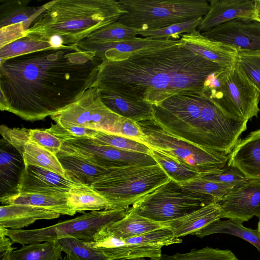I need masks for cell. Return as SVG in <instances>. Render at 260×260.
<instances>
[{"label":"cell","instance_id":"obj_1","mask_svg":"<svg viewBox=\"0 0 260 260\" xmlns=\"http://www.w3.org/2000/svg\"><path fill=\"white\" fill-rule=\"evenodd\" d=\"M103 61L77 45L0 61V109L30 121L52 116L92 84Z\"/></svg>","mask_w":260,"mask_h":260},{"label":"cell","instance_id":"obj_2","mask_svg":"<svg viewBox=\"0 0 260 260\" xmlns=\"http://www.w3.org/2000/svg\"><path fill=\"white\" fill-rule=\"evenodd\" d=\"M194 54L180 39L177 43L143 49L121 59L105 60L91 86L155 105L161 102L172 77Z\"/></svg>","mask_w":260,"mask_h":260},{"label":"cell","instance_id":"obj_3","mask_svg":"<svg viewBox=\"0 0 260 260\" xmlns=\"http://www.w3.org/2000/svg\"><path fill=\"white\" fill-rule=\"evenodd\" d=\"M126 13L115 0L52 1L45 4V10L25 36L51 42L57 47L77 45Z\"/></svg>","mask_w":260,"mask_h":260},{"label":"cell","instance_id":"obj_4","mask_svg":"<svg viewBox=\"0 0 260 260\" xmlns=\"http://www.w3.org/2000/svg\"><path fill=\"white\" fill-rule=\"evenodd\" d=\"M171 179L158 164L130 166L109 169L91 186L115 209L129 208Z\"/></svg>","mask_w":260,"mask_h":260},{"label":"cell","instance_id":"obj_5","mask_svg":"<svg viewBox=\"0 0 260 260\" xmlns=\"http://www.w3.org/2000/svg\"><path fill=\"white\" fill-rule=\"evenodd\" d=\"M201 93L241 120L248 122L260 111V92L236 63L209 74Z\"/></svg>","mask_w":260,"mask_h":260},{"label":"cell","instance_id":"obj_6","mask_svg":"<svg viewBox=\"0 0 260 260\" xmlns=\"http://www.w3.org/2000/svg\"><path fill=\"white\" fill-rule=\"evenodd\" d=\"M126 11L117 20L140 30H154L193 18L208 12L206 0H120Z\"/></svg>","mask_w":260,"mask_h":260},{"label":"cell","instance_id":"obj_7","mask_svg":"<svg viewBox=\"0 0 260 260\" xmlns=\"http://www.w3.org/2000/svg\"><path fill=\"white\" fill-rule=\"evenodd\" d=\"M217 202L210 196L188 190L171 179L135 203L131 209L143 217L163 223Z\"/></svg>","mask_w":260,"mask_h":260},{"label":"cell","instance_id":"obj_8","mask_svg":"<svg viewBox=\"0 0 260 260\" xmlns=\"http://www.w3.org/2000/svg\"><path fill=\"white\" fill-rule=\"evenodd\" d=\"M129 208L90 211L45 228L25 230L7 229L6 234L13 243L22 245L68 237L90 242L99 230L124 217Z\"/></svg>","mask_w":260,"mask_h":260},{"label":"cell","instance_id":"obj_9","mask_svg":"<svg viewBox=\"0 0 260 260\" xmlns=\"http://www.w3.org/2000/svg\"><path fill=\"white\" fill-rule=\"evenodd\" d=\"M138 123L145 135L144 144L165 153L200 174L221 169L229 161L230 154H225L178 139L153 123V125L150 124V121Z\"/></svg>","mask_w":260,"mask_h":260},{"label":"cell","instance_id":"obj_10","mask_svg":"<svg viewBox=\"0 0 260 260\" xmlns=\"http://www.w3.org/2000/svg\"><path fill=\"white\" fill-rule=\"evenodd\" d=\"M50 117L55 123L66 122L114 134L121 116L103 103L99 89L91 86L74 102Z\"/></svg>","mask_w":260,"mask_h":260},{"label":"cell","instance_id":"obj_11","mask_svg":"<svg viewBox=\"0 0 260 260\" xmlns=\"http://www.w3.org/2000/svg\"><path fill=\"white\" fill-rule=\"evenodd\" d=\"M62 142L61 151L80 157L107 169L157 164L150 154L99 144L91 138L74 139Z\"/></svg>","mask_w":260,"mask_h":260},{"label":"cell","instance_id":"obj_12","mask_svg":"<svg viewBox=\"0 0 260 260\" xmlns=\"http://www.w3.org/2000/svg\"><path fill=\"white\" fill-rule=\"evenodd\" d=\"M217 203L221 219L240 223L260 216V181L247 180L236 184Z\"/></svg>","mask_w":260,"mask_h":260},{"label":"cell","instance_id":"obj_13","mask_svg":"<svg viewBox=\"0 0 260 260\" xmlns=\"http://www.w3.org/2000/svg\"><path fill=\"white\" fill-rule=\"evenodd\" d=\"M201 34L233 46L238 53L260 54V22L255 19H236Z\"/></svg>","mask_w":260,"mask_h":260},{"label":"cell","instance_id":"obj_14","mask_svg":"<svg viewBox=\"0 0 260 260\" xmlns=\"http://www.w3.org/2000/svg\"><path fill=\"white\" fill-rule=\"evenodd\" d=\"M85 244L105 254L110 260H141L159 258L161 246L132 244L113 234L107 225L99 230L93 240Z\"/></svg>","mask_w":260,"mask_h":260},{"label":"cell","instance_id":"obj_15","mask_svg":"<svg viewBox=\"0 0 260 260\" xmlns=\"http://www.w3.org/2000/svg\"><path fill=\"white\" fill-rule=\"evenodd\" d=\"M27 128L0 126L2 138L6 140L21 154L25 166H36L53 172L65 178L64 171L56 155L29 140Z\"/></svg>","mask_w":260,"mask_h":260},{"label":"cell","instance_id":"obj_16","mask_svg":"<svg viewBox=\"0 0 260 260\" xmlns=\"http://www.w3.org/2000/svg\"><path fill=\"white\" fill-rule=\"evenodd\" d=\"M226 68L228 67L194 53L172 77L169 86L161 96V102L183 91L201 92L207 77L214 71Z\"/></svg>","mask_w":260,"mask_h":260},{"label":"cell","instance_id":"obj_17","mask_svg":"<svg viewBox=\"0 0 260 260\" xmlns=\"http://www.w3.org/2000/svg\"><path fill=\"white\" fill-rule=\"evenodd\" d=\"M179 39L171 38H150L135 37L134 38L114 42H92L82 41L77 46L84 51H90L102 61L118 60L128 55L147 48L174 44Z\"/></svg>","mask_w":260,"mask_h":260},{"label":"cell","instance_id":"obj_18","mask_svg":"<svg viewBox=\"0 0 260 260\" xmlns=\"http://www.w3.org/2000/svg\"><path fill=\"white\" fill-rule=\"evenodd\" d=\"M209 3V11L197 28L201 33L236 19L254 18L255 0H210Z\"/></svg>","mask_w":260,"mask_h":260},{"label":"cell","instance_id":"obj_19","mask_svg":"<svg viewBox=\"0 0 260 260\" xmlns=\"http://www.w3.org/2000/svg\"><path fill=\"white\" fill-rule=\"evenodd\" d=\"M75 183L47 169L26 166L21 178L19 192L68 193Z\"/></svg>","mask_w":260,"mask_h":260},{"label":"cell","instance_id":"obj_20","mask_svg":"<svg viewBox=\"0 0 260 260\" xmlns=\"http://www.w3.org/2000/svg\"><path fill=\"white\" fill-rule=\"evenodd\" d=\"M184 46L196 54L222 66L231 67L237 62L238 52L229 45L209 39L199 30L180 36Z\"/></svg>","mask_w":260,"mask_h":260},{"label":"cell","instance_id":"obj_21","mask_svg":"<svg viewBox=\"0 0 260 260\" xmlns=\"http://www.w3.org/2000/svg\"><path fill=\"white\" fill-rule=\"evenodd\" d=\"M228 164L250 180L260 181V128L238 140L230 153Z\"/></svg>","mask_w":260,"mask_h":260},{"label":"cell","instance_id":"obj_22","mask_svg":"<svg viewBox=\"0 0 260 260\" xmlns=\"http://www.w3.org/2000/svg\"><path fill=\"white\" fill-rule=\"evenodd\" d=\"M25 168L21 154L2 138L0 140V198L18 193L21 178Z\"/></svg>","mask_w":260,"mask_h":260},{"label":"cell","instance_id":"obj_23","mask_svg":"<svg viewBox=\"0 0 260 260\" xmlns=\"http://www.w3.org/2000/svg\"><path fill=\"white\" fill-rule=\"evenodd\" d=\"M103 103L113 112L136 122L152 121V105L118 93L100 91Z\"/></svg>","mask_w":260,"mask_h":260},{"label":"cell","instance_id":"obj_24","mask_svg":"<svg viewBox=\"0 0 260 260\" xmlns=\"http://www.w3.org/2000/svg\"><path fill=\"white\" fill-rule=\"evenodd\" d=\"M60 215L52 211L29 205H6L0 207V226L20 230L38 220L57 218Z\"/></svg>","mask_w":260,"mask_h":260},{"label":"cell","instance_id":"obj_25","mask_svg":"<svg viewBox=\"0 0 260 260\" xmlns=\"http://www.w3.org/2000/svg\"><path fill=\"white\" fill-rule=\"evenodd\" d=\"M2 204L24 205L44 208L60 215L74 216L76 212L69 204L68 193L18 192L0 198Z\"/></svg>","mask_w":260,"mask_h":260},{"label":"cell","instance_id":"obj_26","mask_svg":"<svg viewBox=\"0 0 260 260\" xmlns=\"http://www.w3.org/2000/svg\"><path fill=\"white\" fill-rule=\"evenodd\" d=\"M221 219V210L217 202L209 204L200 209L178 219L162 224L177 238L193 235L213 221Z\"/></svg>","mask_w":260,"mask_h":260},{"label":"cell","instance_id":"obj_27","mask_svg":"<svg viewBox=\"0 0 260 260\" xmlns=\"http://www.w3.org/2000/svg\"><path fill=\"white\" fill-rule=\"evenodd\" d=\"M56 156L64 171L65 178L75 183L91 185L109 171L80 157L61 151Z\"/></svg>","mask_w":260,"mask_h":260},{"label":"cell","instance_id":"obj_28","mask_svg":"<svg viewBox=\"0 0 260 260\" xmlns=\"http://www.w3.org/2000/svg\"><path fill=\"white\" fill-rule=\"evenodd\" d=\"M29 0H1L0 28L20 24L30 26L45 10V4L30 5Z\"/></svg>","mask_w":260,"mask_h":260},{"label":"cell","instance_id":"obj_29","mask_svg":"<svg viewBox=\"0 0 260 260\" xmlns=\"http://www.w3.org/2000/svg\"><path fill=\"white\" fill-rule=\"evenodd\" d=\"M68 201L76 213L113 209L107 200L89 185H74L68 193Z\"/></svg>","mask_w":260,"mask_h":260},{"label":"cell","instance_id":"obj_30","mask_svg":"<svg viewBox=\"0 0 260 260\" xmlns=\"http://www.w3.org/2000/svg\"><path fill=\"white\" fill-rule=\"evenodd\" d=\"M214 234H226L243 239L260 252V234L257 230L244 226L242 223L228 219L215 220L193 234L202 238Z\"/></svg>","mask_w":260,"mask_h":260},{"label":"cell","instance_id":"obj_31","mask_svg":"<svg viewBox=\"0 0 260 260\" xmlns=\"http://www.w3.org/2000/svg\"><path fill=\"white\" fill-rule=\"evenodd\" d=\"M115 236L122 239L138 236L165 227L162 224L139 215L129 208L127 215L121 219L107 225Z\"/></svg>","mask_w":260,"mask_h":260},{"label":"cell","instance_id":"obj_32","mask_svg":"<svg viewBox=\"0 0 260 260\" xmlns=\"http://www.w3.org/2000/svg\"><path fill=\"white\" fill-rule=\"evenodd\" d=\"M62 252L56 240L26 244L13 251L10 260H59Z\"/></svg>","mask_w":260,"mask_h":260},{"label":"cell","instance_id":"obj_33","mask_svg":"<svg viewBox=\"0 0 260 260\" xmlns=\"http://www.w3.org/2000/svg\"><path fill=\"white\" fill-rule=\"evenodd\" d=\"M150 155L168 176L178 183H181L194 179L200 174L157 149L151 148Z\"/></svg>","mask_w":260,"mask_h":260},{"label":"cell","instance_id":"obj_34","mask_svg":"<svg viewBox=\"0 0 260 260\" xmlns=\"http://www.w3.org/2000/svg\"><path fill=\"white\" fill-rule=\"evenodd\" d=\"M59 47L52 42L25 36L0 48V61L26 54Z\"/></svg>","mask_w":260,"mask_h":260},{"label":"cell","instance_id":"obj_35","mask_svg":"<svg viewBox=\"0 0 260 260\" xmlns=\"http://www.w3.org/2000/svg\"><path fill=\"white\" fill-rule=\"evenodd\" d=\"M149 260H239L229 249L206 247L201 249H192L189 252L176 253L169 255L162 254L156 259Z\"/></svg>","mask_w":260,"mask_h":260},{"label":"cell","instance_id":"obj_36","mask_svg":"<svg viewBox=\"0 0 260 260\" xmlns=\"http://www.w3.org/2000/svg\"><path fill=\"white\" fill-rule=\"evenodd\" d=\"M141 30L116 21L89 35L83 41L92 42H114L134 38Z\"/></svg>","mask_w":260,"mask_h":260},{"label":"cell","instance_id":"obj_37","mask_svg":"<svg viewBox=\"0 0 260 260\" xmlns=\"http://www.w3.org/2000/svg\"><path fill=\"white\" fill-rule=\"evenodd\" d=\"M62 252L75 260H110L102 251L87 246L85 241L73 237L56 240Z\"/></svg>","mask_w":260,"mask_h":260},{"label":"cell","instance_id":"obj_38","mask_svg":"<svg viewBox=\"0 0 260 260\" xmlns=\"http://www.w3.org/2000/svg\"><path fill=\"white\" fill-rule=\"evenodd\" d=\"M203 17L193 18L157 29L141 30L139 35L144 38L179 39L181 35L190 34L197 30Z\"/></svg>","mask_w":260,"mask_h":260},{"label":"cell","instance_id":"obj_39","mask_svg":"<svg viewBox=\"0 0 260 260\" xmlns=\"http://www.w3.org/2000/svg\"><path fill=\"white\" fill-rule=\"evenodd\" d=\"M95 142L117 148L150 154L151 148L147 145L112 133L97 131L93 138Z\"/></svg>","mask_w":260,"mask_h":260},{"label":"cell","instance_id":"obj_40","mask_svg":"<svg viewBox=\"0 0 260 260\" xmlns=\"http://www.w3.org/2000/svg\"><path fill=\"white\" fill-rule=\"evenodd\" d=\"M180 184L188 190L210 196L217 202L236 185L217 182L199 177Z\"/></svg>","mask_w":260,"mask_h":260},{"label":"cell","instance_id":"obj_41","mask_svg":"<svg viewBox=\"0 0 260 260\" xmlns=\"http://www.w3.org/2000/svg\"><path fill=\"white\" fill-rule=\"evenodd\" d=\"M124 240L127 243L132 244L161 247L180 243L182 242L180 238L175 237L172 232L166 227Z\"/></svg>","mask_w":260,"mask_h":260},{"label":"cell","instance_id":"obj_42","mask_svg":"<svg viewBox=\"0 0 260 260\" xmlns=\"http://www.w3.org/2000/svg\"><path fill=\"white\" fill-rule=\"evenodd\" d=\"M62 141L80 138H93L96 130L66 122H58L46 129Z\"/></svg>","mask_w":260,"mask_h":260},{"label":"cell","instance_id":"obj_43","mask_svg":"<svg viewBox=\"0 0 260 260\" xmlns=\"http://www.w3.org/2000/svg\"><path fill=\"white\" fill-rule=\"evenodd\" d=\"M236 63L260 92V54L238 53Z\"/></svg>","mask_w":260,"mask_h":260},{"label":"cell","instance_id":"obj_44","mask_svg":"<svg viewBox=\"0 0 260 260\" xmlns=\"http://www.w3.org/2000/svg\"><path fill=\"white\" fill-rule=\"evenodd\" d=\"M199 177L217 182L236 184L249 180L238 169L228 164L223 168L200 174Z\"/></svg>","mask_w":260,"mask_h":260},{"label":"cell","instance_id":"obj_45","mask_svg":"<svg viewBox=\"0 0 260 260\" xmlns=\"http://www.w3.org/2000/svg\"><path fill=\"white\" fill-rule=\"evenodd\" d=\"M29 140L56 154L60 151L62 141L46 129H27Z\"/></svg>","mask_w":260,"mask_h":260},{"label":"cell","instance_id":"obj_46","mask_svg":"<svg viewBox=\"0 0 260 260\" xmlns=\"http://www.w3.org/2000/svg\"><path fill=\"white\" fill-rule=\"evenodd\" d=\"M114 134L142 143L145 136L138 122L122 117H121Z\"/></svg>","mask_w":260,"mask_h":260},{"label":"cell","instance_id":"obj_47","mask_svg":"<svg viewBox=\"0 0 260 260\" xmlns=\"http://www.w3.org/2000/svg\"><path fill=\"white\" fill-rule=\"evenodd\" d=\"M30 26L23 23L0 28V48L25 36Z\"/></svg>","mask_w":260,"mask_h":260},{"label":"cell","instance_id":"obj_48","mask_svg":"<svg viewBox=\"0 0 260 260\" xmlns=\"http://www.w3.org/2000/svg\"><path fill=\"white\" fill-rule=\"evenodd\" d=\"M6 228L0 226V260H10L13 252V241L6 236Z\"/></svg>","mask_w":260,"mask_h":260},{"label":"cell","instance_id":"obj_49","mask_svg":"<svg viewBox=\"0 0 260 260\" xmlns=\"http://www.w3.org/2000/svg\"><path fill=\"white\" fill-rule=\"evenodd\" d=\"M255 7L253 19L260 22V0H255Z\"/></svg>","mask_w":260,"mask_h":260},{"label":"cell","instance_id":"obj_50","mask_svg":"<svg viewBox=\"0 0 260 260\" xmlns=\"http://www.w3.org/2000/svg\"><path fill=\"white\" fill-rule=\"evenodd\" d=\"M61 260H75L71 256L68 255H66Z\"/></svg>","mask_w":260,"mask_h":260},{"label":"cell","instance_id":"obj_51","mask_svg":"<svg viewBox=\"0 0 260 260\" xmlns=\"http://www.w3.org/2000/svg\"><path fill=\"white\" fill-rule=\"evenodd\" d=\"M256 230H257V231L258 232V233L260 234V216L258 218V223H257V228Z\"/></svg>","mask_w":260,"mask_h":260}]
</instances>
